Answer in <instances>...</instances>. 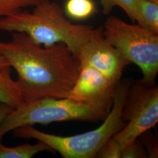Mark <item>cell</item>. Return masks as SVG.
Instances as JSON below:
<instances>
[{"mask_svg": "<svg viewBox=\"0 0 158 158\" xmlns=\"http://www.w3.org/2000/svg\"><path fill=\"white\" fill-rule=\"evenodd\" d=\"M135 22L158 35V3L149 0H138Z\"/></svg>", "mask_w": 158, "mask_h": 158, "instance_id": "30bf717a", "label": "cell"}, {"mask_svg": "<svg viewBox=\"0 0 158 158\" xmlns=\"http://www.w3.org/2000/svg\"><path fill=\"white\" fill-rule=\"evenodd\" d=\"M138 138L141 140L147 151L148 158H157L158 156V136L149 130L143 133Z\"/></svg>", "mask_w": 158, "mask_h": 158, "instance_id": "e0dca14e", "label": "cell"}, {"mask_svg": "<svg viewBox=\"0 0 158 158\" xmlns=\"http://www.w3.org/2000/svg\"><path fill=\"white\" fill-rule=\"evenodd\" d=\"M132 80L120 81L117 85L112 107L103 123L96 130L76 135H56L40 131L33 125H25L13 130V136L35 139L42 142L64 158H94L102 146L126 125L122 117L123 108Z\"/></svg>", "mask_w": 158, "mask_h": 158, "instance_id": "3957f363", "label": "cell"}, {"mask_svg": "<svg viewBox=\"0 0 158 158\" xmlns=\"http://www.w3.org/2000/svg\"><path fill=\"white\" fill-rule=\"evenodd\" d=\"M15 108L0 102V124L13 111Z\"/></svg>", "mask_w": 158, "mask_h": 158, "instance_id": "ac0fdd59", "label": "cell"}, {"mask_svg": "<svg viewBox=\"0 0 158 158\" xmlns=\"http://www.w3.org/2000/svg\"><path fill=\"white\" fill-rule=\"evenodd\" d=\"M100 2L104 14L108 15L115 6H119L132 22H135L138 0H100Z\"/></svg>", "mask_w": 158, "mask_h": 158, "instance_id": "4fadbf2b", "label": "cell"}, {"mask_svg": "<svg viewBox=\"0 0 158 158\" xmlns=\"http://www.w3.org/2000/svg\"><path fill=\"white\" fill-rule=\"evenodd\" d=\"M9 66H10L9 63L8 62L6 58L0 53V73Z\"/></svg>", "mask_w": 158, "mask_h": 158, "instance_id": "d6986e66", "label": "cell"}, {"mask_svg": "<svg viewBox=\"0 0 158 158\" xmlns=\"http://www.w3.org/2000/svg\"><path fill=\"white\" fill-rule=\"evenodd\" d=\"M2 137H0V158H31L41 152L53 150L42 142L36 144L25 143L17 147H6L2 143Z\"/></svg>", "mask_w": 158, "mask_h": 158, "instance_id": "8fae6325", "label": "cell"}, {"mask_svg": "<svg viewBox=\"0 0 158 158\" xmlns=\"http://www.w3.org/2000/svg\"><path fill=\"white\" fill-rule=\"evenodd\" d=\"M104 39L141 70L144 83L156 85L158 73V35L138 24L111 16L102 27Z\"/></svg>", "mask_w": 158, "mask_h": 158, "instance_id": "5b68a950", "label": "cell"}, {"mask_svg": "<svg viewBox=\"0 0 158 158\" xmlns=\"http://www.w3.org/2000/svg\"><path fill=\"white\" fill-rule=\"evenodd\" d=\"M149 1H153V2L158 3V0H149Z\"/></svg>", "mask_w": 158, "mask_h": 158, "instance_id": "ffe728a7", "label": "cell"}, {"mask_svg": "<svg viewBox=\"0 0 158 158\" xmlns=\"http://www.w3.org/2000/svg\"><path fill=\"white\" fill-rule=\"evenodd\" d=\"M117 85L89 66H81L75 85L67 98L110 112Z\"/></svg>", "mask_w": 158, "mask_h": 158, "instance_id": "ba28073f", "label": "cell"}, {"mask_svg": "<svg viewBox=\"0 0 158 158\" xmlns=\"http://www.w3.org/2000/svg\"><path fill=\"white\" fill-rule=\"evenodd\" d=\"M34 7L31 12L21 11L0 19V29L27 34L45 47L63 43L76 56L87 42L104 37L102 27L71 23L55 2L44 0Z\"/></svg>", "mask_w": 158, "mask_h": 158, "instance_id": "7a4b0ae2", "label": "cell"}, {"mask_svg": "<svg viewBox=\"0 0 158 158\" xmlns=\"http://www.w3.org/2000/svg\"><path fill=\"white\" fill-rule=\"evenodd\" d=\"M65 9L69 17L76 19H85L96 11V5L92 0H69Z\"/></svg>", "mask_w": 158, "mask_h": 158, "instance_id": "7c38bea8", "label": "cell"}, {"mask_svg": "<svg viewBox=\"0 0 158 158\" xmlns=\"http://www.w3.org/2000/svg\"><path fill=\"white\" fill-rule=\"evenodd\" d=\"M77 56L81 66L94 68L115 85L121 81L125 68L131 63L104 37L87 42Z\"/></svg>", "mask_w": 158, "mask_h": 158, "instance_id": "52a82bcc", "label": "cell"}, {"mask_svg": "<svg viewBox=\"0 0 158 158\" xmlns=\"http://www.w3.org/2000/svg\"><path fill=\"white\" fill-rule=\"evenodd\" d=\"M44 0H0V17L21 11L23 8L38 5Z\"/></svg>", "mask_w": 158, "mask_h": 158, "instance_id": "5bb4252c", "label": "cell"}, {"mask_svg": "<svg viewBox=\"0 0 158 158\" xmlns=\"http://www.w3.org/2000/svg\"><path fill=\"white\" fill-rule=\"evenodd\" d=\"M0 102L16 108L23 103V97L17 81L11 76V67L0 73Z\"/></svg>", "mask_w": 158, "mask_h": 158, "instance_id": "9c48e42d", "label": "cell"}, {"mask_svg": "<svg viewBox=\"0 0 158 158\" xmlns=\"http://www.w3.org/2000/svg\"><path fill=\"white\" fill-rule=\"evenodd\" d=\"M122 117L126 125L114 137L123 148L158 123V86L147 85L141 80L132 81Z\"/></svg>", "mask_w": 158, "mask_h": 158, "instance_id": "8992f818", "label": "cell"}, {"mask_svg": "<svg viewBox=\"0 0 158 158\" xmlns=\"http://www.w3.org/2000/svg\"><path fill=\"white\" fill-rule=\"evenodd\" d=\"M122 147L113 136L100 149L96 155L98 158H120Z\"/></svg>", "mask_w": 158, "mask_h": 158, "instance_id": "2e32d148", "label": "cell"}, {"mask_svg": "<svg viewBox=\"0 0 158 158\" xmlns=\"http://www.w3.org/2000/svg\"><path fill=\"white\" fill-rule=\"evenodd\" d=\"M148 158L147 151L139 138L123 148L120 158Z\"/></svg>", "mask_w": 158, "mask_h": 158, "instance_id": "9a60e30c", "label": "cell"}, {"mask_svg": "<svg viewBox=\"0 0 158 158\" xmlns=\"http://www.w3.org/2000/svg\"><path fill=\"white\" fill-rule=\"evenodd\" d=\"M109 113L69 98L46 97L23 102L0 124V137L25 125L66 121L98 122Z\"/></svg>", "mask_w": 158, "mask_h": 158, "instance_id": "277c9868", "label": "cell"}, {"mask_svg": "<svg viewBox=\"0 0 158 158\" xmlns=\"http://www.w3.org/2000/svg\"><path fill=\"white\" fill-rule=\"evenodd\" d=\"M0 41V53L17 73L23 102L67 98L81 69L77 56L63 43L42 48L24 33Z\"/></svg>", "mask_w": 158, "mask_h": 158, "instance_id": "6da1fadb", "label": "cell"}]
</instances>
